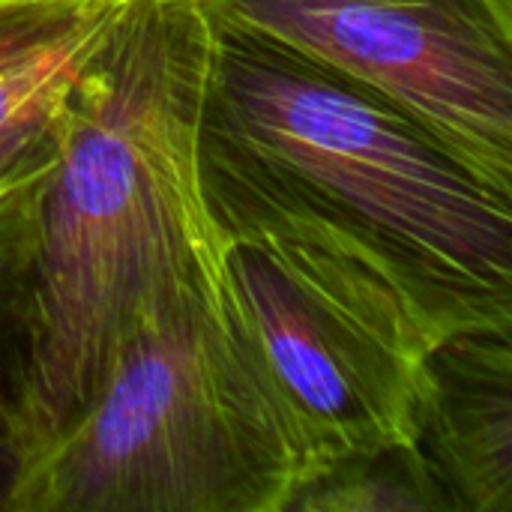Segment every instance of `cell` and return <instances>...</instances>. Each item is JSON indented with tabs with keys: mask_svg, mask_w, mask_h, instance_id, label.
<instances>
[{
	"mask_svg": "<svg viewBox=\"0 0 512 512\" xmlns=\"http://www.w3.org/2000/svg\"><path fill=\"white\" fill-rule=\"evenodd\" d=\"M210 60L195 0H129L78 72L3 315L0 468L66 426L147 306L189 282L222 291L201 180Z\"/></svg>",
	"mask_w": 512,
	"mask_h": 512,
	"instance_id": "cell-1",
	"label": "cell"
},
{
	"mask_svg": "<svg viewBox=\"0 0 512 512\" xmlns=\"http://www.w3.org/2000/svg\"><path fill=\"white\" fill-rule=\"evenodd\" d=\"M201 180L222 309L285 417L303 483L354 456L414 447L432 351L453 333L501 327L432 294L369 234L207 123Z\"/></svg>",
	"mask_w": 512,
	"mask_h": 512,
	"instance_id": "cell-2",
	"label": "cell"
},
{
	"mask_svg": "<svg viewBox=\"0 0 512 512\" xmlns=\"http://www.w3.org/2000/svg\"><path fill=\"white\" fill-rule=\"evenodd\" d=\"M300 483L285 417L222 291L189 282L129 324L57 435L0 468V510L288 512Z\"/></svg>",
	"mask_w": 512,
	"mask_h": 512,
	"instance_id": "cell-3",
	"label": "cell"
},
{
	"mask_svg": "<svg viewBox=\"0 0 512 512\" xmlns=\"http://www.w3.org/2000/svg\"><path fill=\"white\" fill-rule=\"evenodd\" d=\"M204 123L471 321L512 330V195L411 114L282 45L213 24Z\"/></svg>",
	"mask_w": 512,
	"mask_h": 512,
	"instance_id": "cell-4",
	"label": "cell"
},
{
	"mask_svg": "<svg viewBox=\"0 0 512 512\" xmlns=\"http://www.w3.org/2000/svg\"><path fill=\"white\" fill-rule=\"evenodd\" d=\"M384 96L512 195V0H195Z\"/></svg>",
	"mask_w": 512,
	"mask_h": 512,
	"instance_id": "cell-5",
	"label": "cell"
},
{
	"mask_svg": "<svg viewBox=\"0 0 512 512\" xmlns=\"http://www.w3.org/2000/svg\"><path fill=\"white\" fill-rule=\"evenodd\" d=\"M414 450L456 512H512V330H462L432 351Z\"/></svg>",
	"mask_w": 512,
	"mask_h": 512,
	"instance_id": "cell-6",
	"label": "cell"
},
{
	"mask_svg": "<svg viewBox=\"0 0 512 512\" xmlns=\"http://www.w3.org/2000/svg\"><path fill=\"white\" fill-rule=\"evenodd\" d=\"M126 3L129 0H120L102 9L51 45L0 69V174L54 135L78 72Z\"/></svg>",
	"mask_w": 512,
	"mask_h": 512,
	"instance_id": "cell-7",
	"label": "cell"
},
{
	"mask_svg": "<svg viewBox=\"0 0 512 512\" xmlns=\"http://www.w3.org/2000/svg\"><path fill=\"white\" fill-rule=\"evenodd\" d=\"M288 512H456L414 447L354 456L297 489Z\"/></svg>",
	"mask_w": 512,
	"mask_h": 512,
	"instance_id": "cell-8",
	"label": "cell"
},
{
	"mask_svg": "<svg viewBox=\"0 0 512 512\" xmlns=\"http://www.w3.org/2000/svg\"><path fill=\"white\" fill-rule=\"evenodd\" d=\"M51 162H54V135L42 147H36L30 156H24L15 168L0 174V336H3L9 288L21 270L30 231H33L39 192H42Z\"/></svg>",
	"mask_w": 512,
	"mask_h": 512,
	"instance_id": "cell-9",
	"label": "cell"
},
{
	"mask_svg": "<svg viewBox=\"0 0 512 512\" xmlns=\"http://www.w3.org/2000/svg\"><path fill=\"white\" fill-rule=\"evenodd\" d=\"M120 0H0V69L51 45Z\"/></svg>",
	"mask_w": 512,
	"mask_h": 512,
	"instance_id": "cell-10",
	"label": "cell"
},
{
	"mask_svg": "<svg viewBox=\"0 0 512 512\" xmlns=\"http://www.w3.org/2000/svg\"><path fill=\"white\" fill-rule=\"evenodd\" d=\"M0 423H3V399H0Z\"/></svg>",
	"mask_w": 512,
	"mask_h": 512,
	"instance_id": "cell-11",
	"label": "cell"
}]
</instances>
